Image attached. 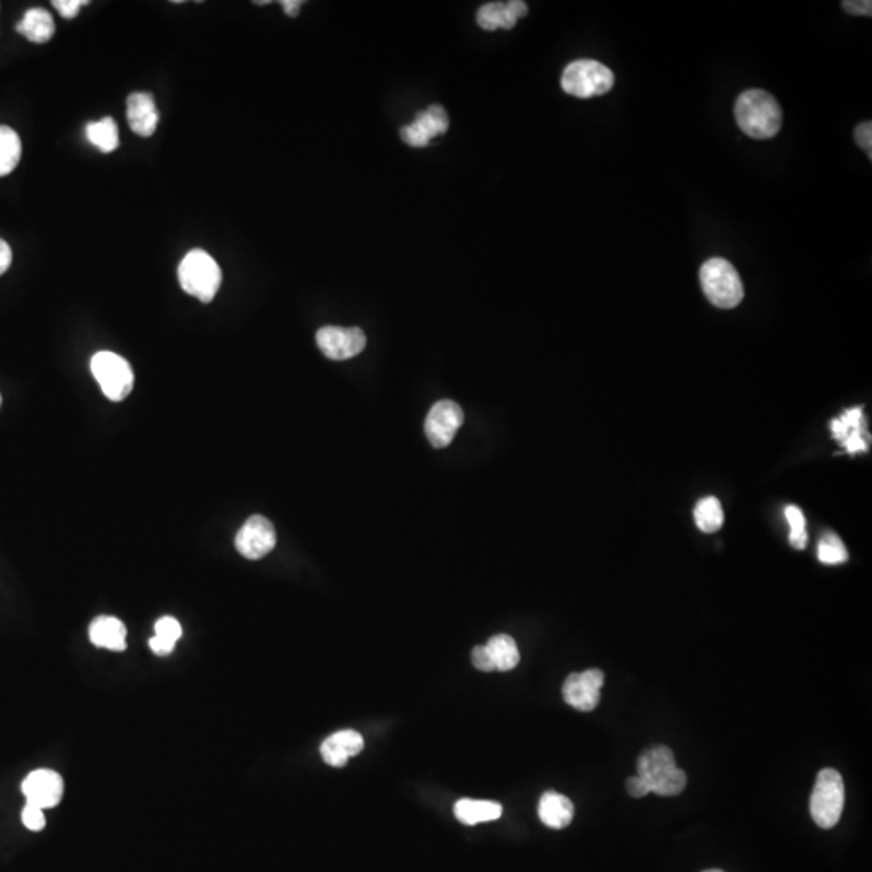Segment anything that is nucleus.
I'll return each mask as SVG.
<instances>
[{
  "mask_svg": "<svg viewBox=\"0 0 872 872\" xmlns=\"http://www.w3.org/2000/svg\"><path fill=\"white\" fill-rule=\"evenodd\" d=\"M700 283L706 298L719 309H734L745 296L734 265L721 257L706 260L700 270Z\"/></svg>",
  "mask_w": 872,
  "mask_h": 872,
  "instance_id": "obj_3",
  "label": "nucleus"
},
{
  "mask_svg": "<svg viewBox=\"0 0 872 872\" xmlns=\"http://www.w3.org/2000/svg\"><path fill=\"white\" fill-rule=\"evenodd\" d=\"M818 558L824 564H842L848 559L847 548L835 533H827L819 543Z\"/></svg>",
  "mask_w": 872,
  "mask_h": 872,
  "instance_id": "obj_26",
  "label": "nucleus"
},
{
  "mask_svg": "<svg viewBox=\"0 0 872 872\" xmlns=\"http://www.w3.org/2000/svg\"><path fill=\"white\" fill-rule=\"evenodd\" d=\"M89 638L97 648L109 651L126 650V627L120 619L101 616L89 625Z\"/></svg>",
  "mask_w": 872,
  "mask_h": 872,
  "instance_id": "obj_17",
  "label": "nucleus"
},
{
  "mask_svg": "<svg viewBox=\"0 0 872 872\" xmlns=\"http://www.w3.org/2000/svg\"><path fill=\"white\" fill-rule=\"evenodd\" d=\"M449 128V118L441 105H432L420 112L411 125L404 126L401 138L412 147H425L436 136L445 135Z\"/></svg>",
  "mask_w": 872,
  "mask_h": 872,
  "instance_id": "obj_13",
  "label": "nucleus"
},
{
  "mask_svg": "<svg viewBox=\"0 0 872 872\" xmlns=\"http://www.w3.org/2000/svg\"><path fill=\"white\" fill-rule=\"evenodd\" d=\"M86 4H88L86 0H54V2H52V5L57 9V12H59L63 18H67V20L75 18L76 15L80 13L81 7Z\"/></svg>",
  "mask_w": 872,
  "mask_h": 872,
  "instance_id": "obj_30",
  "label": "nucleus"
},
{
  "mask_svg": "<svg viewBox=\"0 0 872 872\" xmlns=\"http://www.w3.org/2000/svg\"><path fill=\"white\" fill-rule=\"evenodd\" d=\"M845 803L843 779L835 769H822L811 793V818L822 829L832 827L842 818Z\"/></svg>",
  "mask_w": 872,
  "mask_h": 872,
  "instance_id": "obj_6",
  "label": "nucleus"
},
{
  "mask_svg": "<svg viewBox=\"0 0 872 872\" xmlns=\"http://www.w3.org/2000/svg\"><path fill=\"white\" fill-rule=\"evenodd\" d=\"M485 650H487L488 658L495 667V671H512L519 664V648H517L516 640L509 635L501 634L490 638L485 645Z\"/></svg>",
  "mask_w": 872,
  "mask_h": 872,
  "instance_id": "obj_22",
  "label": "nucleus"
},
{
  "mask_svg": "<svg viewBox=\"0 0 872 872\" xmlns=\"http://www.w3.org/2000/svg\"><path fill=\"white\" fill-rule=\"evenodd\" d=\"M603 685L604 674L600 669L575 672L562 685V696L567 705L588 713L600 705Z\"/></svg>",
  "mask_w": 872,
  "mask_h": 872,
  "instance_id": "obj_10",
  "label": "nucleus"
},
{
  "mask_svg": "<svg viewBox=\"0 0 872 872\" xmlns=\"http://www.w3.org/2000/svg\"><path fill=\"white\" fill-rule=\"evenodd\" d=\"M472 664L477 667L478 671H495V667H493L490 658H488V653L487 650H485V645L475 646L474 650H472Z\"/></svg>",
  "mask_w": 872,
  "mask_h": 872,
  "instance_id": "obj_32",
  "label": "nucleus"
},
{
  "mask_svg": "<svg viewBox=\"0 0 872 872\" xmlns=\"http://www.w3.org/2000/svg\"><path fill=\"white\" fill-rule=\"evenodd\" d=\"M21 792L26 797V803L39 806L41 810H49L62 801L65 785L59 772L52 769H38L30 772L23 780Z\"/></svg>",
  "mask_w": 872,
  "mask_h": 872,
  "instance_id": "obj_12",
  "label": "nucleus"
},
{
  "mask_svg": "<svg viewBox=\"0 0 872 872\" xmlns=\"http://www.w3.org/2000/svg\"><path fill=\"white\" fill-rule=\"evenodd\" d=\"M457 821L466 826H477L480 822L496 821L503 814V806L496 801L470 800L462 798L454 805Z\"/></svg>",
  "mask_w": 872,
  "mask_h": 872,
  "instance_id": "obj_20",
  "label": "nucleus"
},
{
  "mask_svg": "<svg viewBox=\"0 0 872 872\" xmlns=\"http://www.w3.org/2000/svg\"><path fill=\"white\" fill-rule=\"evenodd\" d=\"M178 280L185 293L207 304L217 296L218 288L222 285V270L214 257H210L206 251L194 249L181 260Z\"/></svg>",
  "mask_w": 872,
  "mask_h": 872,
  "instance_id": "obj_4",
  "label": "nucleus"
},
{
  "mask_svg": "<svg viewBox=\"0 0 872 872\" xmlns=\"http://www.w3.org/2000/svg\"><path fill=\"white\" fill-rule=\"evenodd\" d=\"M861 425H863V412L861 409H852L847 411L840 417L839 420L832 422V432L834 438L842 441L848 453H858V451H866V441H864L863 433H861Z\"/></svg>",
  "mask_w": 872,
  "mask_h": 872,
  "instance_id": "obj_19",
  "label": "nucleus"
},
{
  "mask_svg": "<svg viewBox=\"0 0 872 872\" xmlns=\"http://www.w3.org/2000/svg\"><path fill=\"white\" fill-rule=\"evenodd\" d=\"M735 120L750 138L771 139L782 128V109L776 97L763 89H748L735 102Z\"/></svg>",
  "mask_w": 872,
  "mask_h": 872,
  "instance_id": "obj_1",
  "label": "nucleus"
},
{
  "mask_svg": "<svg viewBox=\"0 0 872 872\" xmlns=\"http://www.w3.org/2000/svg\"><path fill=\"white\" fill-rule=\"evenodd\" d=\"M0 406H2V396H0Z\"/></svg>",
  "mask_w": 872,
  "mask_h": 872,
  "instance_id": "obj_39",
  "label": "nucleus"
},
{
  "mask_svg": "<svg viewBox=\"0 0 872 872\" xmlns=\"http://www.w3.org/2000/svg\"><path fill=\"white\" fill-rule=\"evenodd\" d=\"M625 787H627V792H629V795H632V797L634 798H643L646 797L648 793H650V789H648V784H646L645 780H643L640 776L630 777V779L627 780V784H625Z\"/></svg>",
  "mask_w": 872,
  "mask_h": 872,
  "instance_id": "obj_34",
  "label": "nucleus"
},
{
  "mask_svg": "<svg viewBox=\"0 0 872 872\" xmlns=\"http://www.w3.org/2000/svg\"><path fill=\"white\" fill-rule=\"evenodd\" d=\"M364 750V738L356 730H341L322 743L320 753L328 766L343 768L348 764V759L359 755Z\"/></svg>",
  "mask_w": 872,
  "mask_h": 872,
  "instance_id": "obj_15",
  "label": "nucleus"
},
{
  "mask_svg": "<svg viewBox=\"0 0 872 872\" xmlns=\"http://www.w3.org/2000/svg\"><path fill=\"white\" fill-rule=\"evenodd\" d=\"M695 522L701 532L714 533L721 529L724 524V511L719 499L714 496L701 499L700 503L696 504Z\"/></svg>",
  "mask_w": 872,
  "mask_h": 872,
  "instance_id": "obj_25",
  "label": "nucleus"
},
{
  "mask_svg": "<svg viewBox=\"0 0 872 872\" xmlns=\"http://www.w3.org/2000/svg\"><path fill=\"white\" fill-rule=\"evenodd\" d=\"M281 7H283L288 17L294 18L298 17L299 12H301L302 2L301 0H283Z\"/></svg>",
  "mask_w": 872,
  "mask_h": 872,
  "instance_id": "obj_37",
  "label": "nucleus"
},
{
  "mask_svg": "<svg viewBox=\"0 0 872 872\" xmlns=\"http://www.w3.org/2000/svg\"><path fill=\"white\" fill-rule=\"evenodd\" d=\"M529 13V7L522 0L511 2H490L480 7L477 12V23L487 31L512 30L520 18Z\"/></svg>",
  "mask_w": 872,
  "mask_h": 872,
  "instance_id": "obj_14",
  "label": "nucleus"
},
{
  "mask_svg": "<svg viewBox=\"0 0 872 872\" xmlns=\"http://www.w3.org/2000/svg\"><path fill=\"white\" fill-rule=\"evenodd\" d=\"M236 550L251 561L262 559L277 545V532L267 517L252 516L239 529L235 538Z\"/></svg>",
  "mask_w": 872,
  "mask_h": 872,
  "instance_id": "obj_8",
  "label": "nucleus"
},
{
  "mask_svg": "<svg viewBox=\"0 0 872 872\" xmlns=\"http://www.w3.org/2000/svg\"><path fill=\"white\" fill-rule=\"evenodd\" d=\"M21 159V139L10 126L0 125V177L12 173Z\"/></svg>",
  "mask_w": 872,
  "mask_h": 872,
  "instance_id": "obj_24",
  "label": "nucleus"
},
{
  "mask_svg": "<svg viewBox=\"0 0 872 872\" xmlns=\"http://www.w3.org/2000/svg\"><path fill=\"white\" fill-rule=\"evenodd\" d=\"M705 872H724V871H721V869H709V871H705Z\"/></svg>",
  "mask_w": 872,
  "mask_h": 872,
  "instance_id": "obj_38",
  "label": "nucleus"
},
{
  "mask_svg": "<svg viewBox=\"0 0 872 872\" xmlns=\"http://www.w3.org/2000/svg\"><path fill=\"white\" fill-rule=\"evenodd\" d=\"M21 821L25 824L26 829L39 832L46 827V814L39 806L26 803L25 808L21 811Z\"/></svg>",
  "mask_w": 872,
  "mask_h": 872,
  "instance_id": "obj_29",
  "label": "nucleus"
},
{
  "mask_svg": "<svg viewBox=\"0 0 872 872\" xmlns=\"http://www.w3.org/2000/svg\"><path fill=\"white\" fill-rule=\"evenodd\" d=\"M785 516L790 524V543L797 550H805L808 543V533H806V520L803 512L797 506H789L785 509Z\"/></svg>",
  "mask_w": 872,
  "mask_h": 872,
  "instance_id": "obj_27",
  "label": "nucleus"
},
{
  "mask_svg": "<svg viewBox=\"0 0 872 872\" xmlns=\"http://www.w3.org/2000/svg\"><path fill=\"white\" fill-rule=\"evenodd\" d=\"M464 424V412L461 406L443 399L438 401L435 406L428 412L427 420H425V433L432 446L435 448H446L451 445L454 436L459 432V428Z\"/></svg>",
  "mask_w": 872,
  "mask_h": 872,
  "instance_id": "obj_9",
  "label": "nucleus"
},
{
  "mask_svg": "<svg viewBox=\"0 0 872 872\" xmlns=\"http://www.w3.org/2000/svg\"><path fill=\"white\" fill-rule=\"evenodd\" d=\"M842 7L845 12L852 13V15H866V17H871V0H845V2H842Z\"/></svg>",
  "mask_w": 872,
  "mask_h": 872,
  "instance_id": "obj_33",
  "label": "nucleus"
},
{
  "mask_svg": "<svg viewBox=\"0 0 872 872\" xmlns=\"http://www.w3.org/2000/svg\"><path fill=\"white\" fill-rule=\"evenodd\" d=\"M149 646H151V650L157 654V656H168V654L172 653L175 650V646L167 645V643L160 642L159 638L152 637L149 640Z\"/></svg>",
  "mask_w": 872,
  "mask_h": 872,
  "instance_id": "obj_36",
  "label": "nucleus"
},
{
  "mask_svg": "<svg viewBox=\"0 0 872 872\" xmlns=\"http://www.w3.org/2000/svg\"><path fill=\"white\" fill-rule=\"evenodd\" d=\"M181 635H183V629L175 617H160L159 621L156 622V635L154 637L159 638L160 642L175 646Z\"/></svg>",
  "mask_w": 872,
  "mask_h": 872,
  "instance_id": "obj_28",
  "label": "nucleus"
},
{
  "mask_svg": "<svg viewBox=\"0 0 872 872\" xmlns=\"http://www.w3.org/2000/svg\"><path fill=\"white\" fill-rule=\"evenodd\" d=\"M86 138L89 143L96 146L99 151L109 154L117 149L120 144L118 126L114 118L104 117L97 122L88 123L86 126Z\"/></svg>",
  "mask_w": 872,
  "mask_h": 872,
  "instance_id": "obj_23",
  "label": "nucleus"
},
{
  "mask_svg": "<svg viewBox=\"0 0 872 872\" xmlns=\"http://www.w3.org/2000/svg\"><path fill=\"white\" fill-rule=\"evenodd\" d=\"M315 340L320 351L332 361L351 359L361 354L367 344L361 328L323 327Z\"/></svg>",
  "mask_w": 872,
  "mask_h": 872,
  "instance_id": "obj_11",
  "label": "nucleus"
},
{
  "mask_svg": "<svg viewBox=\"0 0 872 872\" xmlns=\"http://www.w3.org/2000/svg\"><path fill=\"white\" fill-rule=\"evenodd\" d=\"M855 139L858 146L868 154L869 159L872 157V125L871 122H864L856 126Z\"/></svg>",
  "mask_w": 872,
  "mask_h": 872,
  "instance_id": "obj_31",
  "label": "nucleus"
},
{
  "mask_svg": "<svg viewBox=\"0 0 872 872\" xmlns=\"http://www.w3.org/2000/svg\"><path fill=\"white\" fill-rule=\"evenodd\" d=\"M614 73L596 60L580 59L569 63L562 73L561 86L567 94L579 99L604 96L613 89Z\"/></svg>",
  "mask_w": 872,
  "mask_h": 872,
  "instance_id": "obj_5",
  "label": "nucleus"
},
{
  "mask_svg": "<svg viewBox=\"0 0 872 872\" xmlns=\"http://www.w3.org/2000/svg\"><path fill=\"white\" fill-rule=\"evenodd\" d=\"M17 31L28 41L44 44L54 36V18L46 9L34 7V9L26 10L25 15L17 25Z\"/></svg>",
  "mask_w": 872,
  "mask_h": 872,
  "instance_id": "obj_21",
  "label": "nucleus"
},
{
  "mask_svg": "<svg viewBox=\"0 0 872 872\" xmlns=\"http://www.w3.org/2000/svg\"><path fill=\"white\" fill-rule=\"evenodd\" d=\"M538 816L551 829H564L574 819V805L569 798L558 792H546L538 803Z\"/></svg>",
  "mask_w": 872,
  "mask_h": 872,
  "instance_id": "obj_18",
  "label": "nucleus"
},
{
  "mask_svg": "<svg viewBox=\"0 0 872 872\" xmlns=\"http://www.w3.org/2000/svg\"><path fill=\"white\" fill-rule=\"evenodd\" d=\"M91 372L110 401H123L130 395L135 375L130 362L118 354L101 351L91 359Z\"/></svg>",
  "mask_w": 872,
  "mask_h": 872,
  "instance_id": "obj_7",
  "label": "nucleus"
},
{
  "mask_svg": "<svg viewBox=\"0 0 872 872\" xmlns=\"http://www.w3.org/2000/svg\"><path fill=\"white\" fill-rule=\"evenodd\" d=\"M126 117L136 135L149 138L159 125V110L151 94L133 93L126 101Z\"/></svg>",
  "mask_w": 872,
  "mask_h": 872,
  "instance_id": "obj_16",
  "label": "nucleus"
},
{
  "mask_svg": "<svg viewBox=\"0 0 872 872\" xmlns=\"http://www.w3.org/2000/svg\"><path fill=\"white\" fill-rule=\"evenodd\" d=\"M12 259L13 254L9 243H5L4 239H0V275H4L10 269Z\"/></svg>",
  "mask_w": 872,
  "mask_h": 872,
  "instance_id": "obj_35",
  "label": "nucleus"
},
{
  "mask_svg": "<svg viewBox=\"0 0 872 872\" xmlns=\"http://www.w3.org/2000/svg\"><path fill=\"white\" fill-rule=\"evenodd\" d=\"M637 776L648 784L650 793L661 797H675L684 792L687 774L677 768L671 748L664 745L648 748L638 758Z\"/></svg>",
  "mask_w": 872,
  "mask_h": 872,
  "instance_id": "obj_2",
  "label": "nucleus"
}]
</instances>
